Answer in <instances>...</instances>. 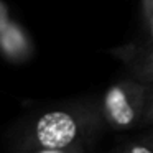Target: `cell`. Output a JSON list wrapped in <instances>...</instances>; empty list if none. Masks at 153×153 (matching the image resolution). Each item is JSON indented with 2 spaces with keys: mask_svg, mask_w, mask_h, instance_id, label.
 <instances>
[{
  "mask_svg": "<svg viewBox=\"0 0 153 153\" xmlns=\"http://www.w3.org/2000/svg\"><path fill=\"white\" fill-rule=\"evenodd\" d=\"M99 102L71 100L33 114L17 137L18 153H87L102 128Z\"/></svg>",
  "mask_w": 153,
  "mask_h": 153,
  "instance_id": "cell-1",
  "label": "cell"
},
{
  "mask_svg": "<svg viewBox=\"0 0 153 153\" xmlns=\"http://www.w3.org/2000/svg\"><path fill=\"white\" fill-rule=\"evenodd\" d=\"M102 120L115 130H130L152 123L153 86L130 77L110 84L99 102Z\"/></svg>",
  "mask_w": 153,
  "mask_h": 153,
  "instance_id": "cell-2",
  "label": "cell"
},
{
  "mask_svg": "<svg viewBox=\"0 0 153 153\" xmlns=\"http://www.w3.org/2000/svg\"><path fill=\"white\" fill-rule=\"evenodd\" d=\"M110 53L125 66L130 79L153 86V40L140 35L130 43L114 48Z\"/></svg>",
  "mask_w": 153,
  "mask_h": 153,
  "instance_id": "cell-3",
  "label": "cell"
},
{
  "mask_svg": "<svg viewBox=\"0 0 153 153\" xmlns=\"http://www.w3.org/2000/svg\"><path fill=\"white\" fill-rule=\"evenodd\" d=\"M0 54L13 64H22L35 56V43L18 22L8 18L0 28Z\"/></svg>",
  "mask_w": 153,
  "mask_h": 153,
  "instance_id": "cell-4",
  "label": "cell"
},
{
  "mask_svg": "<svg viewBox=\"0 0 153 153\" xmlns=\"http://www.w3.org/2000/svg\"><path fill=\"white\" fill-rule=\"evenodd\" d=\"M140 30L143 38L153 40V0H140Z\"/></svg>",
  "mask_w": 153,
  "mask_h": 153,
  "instance_id": "cell-5",
  "label": "cell"
},
{
  "mask_svg": "<svg viewBox=\"0 0 153 153\" xmlns=\"http://www.w3.org/2000/svg\"><path fill=\"white\" fill-rule=\"evenodd\" d=\"M122 153H153V150L148 142H133L128 143Z\"/></svg>",
  "mask_w": 153,
  "mask_h": 153,
  "instance_id": "cell-6",
  "label": "cell"
},
{
  "mask_svg": "<svg viewBox=\"0 0 153 153\" xmlns=\"http://www.w3.org/2000/svg\"><path fill=\"white\" fill-rule=\"evenodd\" d=\"M8 18H10V17H8V8H7V5L0 2V28L4 27V23L8 20Z\"/></svg>",
  "mask_w": 153,
  "mask_h": 153,
  "instance_id": "cell-7",
  "label": "cell"
}]
</instances>
